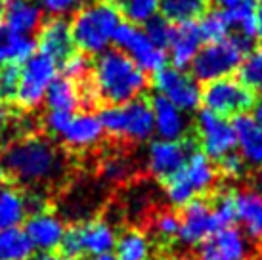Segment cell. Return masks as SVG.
<instances>
[{
	"mask_svg": "<svg viewBox=\"0 0 262 260\" xmlns=\"http://www.w3.org/2000/svg\"><path fill=\"white\" fill-rule=\"evenodd\" d=\"M146 86V73L126 54L107 48L94 59L82 86V96L86 103L102 101L105 105H119L140 98Z\"/></svg>",
	"mask_w": 262,
	"mask_h": 260,
	"instance_id": "6da1fadb",
	"label": "cell"
},
{
	"mask_svg": "<svg viewBox=\"0 0 262 260\" xmlns=\"http://www.w3.org/2000/svg\"><path fill=\"white\" fill-rule=\"evenodd\" d=\"M6 174L23 186H46L63 174L66 161L48 138L25 134L10 140L2 153Z\"/></svg>",
	"mask_w": 262,
	"mask_h": 260,
	"instance_id": "7a4b0ae2",
	"label": "cell"
},
{
	"mask_svg": "<svg viewBox=\"0 0 262 260\" xmlns=\"http://www.w3.org/2000/svg\"><path fill=\"white\" fill-rule=\"evenodd\" d=\"M121 12L110 0H92L80 6L69 23L73 44L82 54H102L113 42Z\"/></svg>",
	"mask_w": 262,
	"mask_h": 260,
	"instance_id": "3957f363",
	"label": "cell"
},
{
	"mask_svg": "<svg viewBox=\"0 0 262 260\" xmlns=\"http://www.w3.org/2000/svg\"><path fill=\"white\" fill-rule=\"evenodd\" d=\"M216 178L219 170L212 165V159H209L201 149L191 151L182 168L163 182L165 197L170 205L184 207L189 201L212 191V188L216 186Z\"/></svg>",
	"mask_w": 262,
	"mask_h": 260,
	"instance_id": "277c9868",
	"label": "cell"
},
{
	"mask_svg": "<svg viewBox=\"0 0 262 260\" xmlns=\"http://www.w3.org/2000/svg\"><path fill=\"white\" fill-rule=\"evenodd\" d=\"M103 132L121 142L140 144L149 140L153 134L151 105L146 100H130L119 105H107L100 113Z\"/></svg>",
	"mask_w": 262,
	"mask_h": 260,
	"instance_id": "5b68a950",
	"label": "cell"
},
{
	"mask_svg": "<svg viewBox=\"0 0 262 260\" xmlns=\"http://www.w3.org/2000/svg\"><path fill=\"white\" fill-rule=\"evenodd\" d=\"M249 48H251L249 44L241 42L235 36H226L222 40L205 44L191 61L193 79L207 84L211 80L232 77V73L239 67Z\"/></svg>",
	"mask_w": 262,
	"mask_h": 260,
	"instance_id": "8992f818",
	"label": "cell"
},
{
	"mask_svg": "<svg viewBox=\"0 0 262 260\" xmlns=\"http://www.w3.org/2000/svg\"><path fill=\"white\" fill-rule=\"evenodd\" d=\"M117 233L105 220H84L66 230L61 249L67 258L77 260L82 256L110 254L115 249Z\"/></svg>",
	"mask_w": 262,
	"mask_h": 260,
	"instance_id": "52a82bcc",
	"label": "cell"
},
{
	"mask_svg": "<svg viewBox=\"0 0 262 260\" xmlns=\"http://www.w3.org/2000/svg\"><path fill=\"white\" fill-rule=\"evenodd\" d=\"M201 103L205 111H211L224 119L239 117L255 107V92L249 90L239 79L224 77L211 80L201 88Z\"/></svg>",
	"mask_w": 262,
	"mask_h": 260,
	"instance_id": "ba28073f",
	"label": "cell"
},
{
	"mask_svg": "<svg viewBox=\"0 0 262 260\" xmlns=\"http://www.w3.org/2000/svg\"><path fill=\"white\" fill-rule=\"evenodd\" d=\"M58 77V63L38 52L19 67V82L14 101L23 109H37L44 101L46 90Z\"/></svg>",
	"mask_w": 262,
	"mask_h": 260,
	"instance_id": "9c48e42d",
	"label": "cell"
},
{
	"mask_svg": "<svg viewBox=\"0 0 262 260\" xmlns=\"http://www.w3.org/2000/svg\"><path fill=\"white\" fill-rule=\"evenodd\" d=\"M113 42L119 46V50L126 54L128 58L138 65L142 71L155 75L163 67H167V50L153 42L151 38L138 29L134 23L121 21L113 35Z\"/></svg>",
	"mask_w": 262,
	"mask_h": 260,
	"instance_id": "30bf717a",
	"label": "cell"
},
{
	"mask_svg": "<svg viewBox=\"0 0 262 260\" xmlns=\"http://www.w3.org/2000/svg\"><path fill=\"white\" fill-rule=\"evenodd\" d=\"M153 86L157 96L174 103L184 113L195 111L201 103V86L193 75L178 67H163L153 75Z\"/></svg>",
	"mask_w": 262,
	"mask_h": 260,
	"instance_id": "8fae6325",
	"label": "cell"
},
{
	"mask_svg": "<svg viewBox=\"0 0 262 260\" xmlns=\"http://www.w3.org/2000/svg\"><path fill=\"white\" fill-rule=\"evenodd\" d=\"M193 151V142L182 140H153L146 153V166L149 174L165 182L174 176Z\"/></svg>",
	"mask_w": 262,
	"mask_h": 260,
	"instance_id": "7c38bea8",
	"label": "cell"
},
{
	"mask_svg": "<svg viewBox=\"0 0 262 260\" xmlns=\"http://www.w3.org/2000/svg\"><path fill=\"white\" fill-rule=\"evenodd\" d=\"M197 138L203 153L209 159H222L235 149L233 124L211 111H201L197 115Z\"/></svg>",
	"mask_w": 262,
	"mask_h": 260,
	"instance_id": "4fadbf2b",
	"label": "cell"
},
{
	"mask_svg": "<svg viewBox=\"0 0 262 260\" xmlns=\"http://www.w3.org/2000/svg\"><path fill=\"white\" fill-rule=\"evenodd\" d=\"M195 260H251V245L239 228L224 226L197 245Z\"/></svg>",
	"mask_w": 262,
	"mask_h": 260,
	"instance_id": "5bb4252c",
	"label": "cell"
},
{
	"mask_svg": "<svg viewBox=\"0 0 262 260\" xmlns=\"http://www.w3.org/2000/svg\"><path fill=\"white\" fill-rule=\"evenodd\" d=\"M56 138H59L73 151H86L102 142L103 126L100 123V117L92 111L69 113Z\"/></svg>",
	"mask_w": 262,
	"mask_h": 260,
	"instance_id": "9a60e30c",
	"label": "cell"
},
{
	"mask_svg": "<svg viewBox=\"0 0 262 260\" xmlns=\"http://www.w3.org/2000/svg\"><path fill=\"white\" fill-rule=\"evenodd\" d=\"M220 224L211 203L203 199H193L182 207L180 214V228H178V239L184 245L197 247L205 239L219 230Z\"/></svg>",
	"mask_w": 262,
	"mask_h": 260,
	"instance_id": "2e32d148",
	"label": "cell"
},
{
	"mask_svg": "<svg viewBox=\"0 0 262 260\" xmlns=\"http://www.w3.org/2000/svg\"><path fill=\"white\" fill-rule=\"evenodd\" d=\"M66 230L67 228L63 220L46 207L42 210L31 212V216L25 220L23 231L27 233L33 249H37L40 253H54L61 245Z\"/></svg>",
	"mask_w": 262,
	"mask_h": 260,
	"instance_id": "e0dca14e",
	"label": "cell"
},
{
	"mask_svg": "<svg viewBox=\"0 0 262 260\" xmlns=\"http://www.w3.org/2000/svg\"><path fill=\"white\" fill-rule=\"evenodd\" d=\"M203 36L197 27L195 21H184V23H172L170 36L167 42V58H170L172 67L186 69L191 65L197 52L201 50Z\"/></svg>",
	"mask_w": 262,
	"mask_h": 260,
	"instance_id": "ac0fdd59",
	"label": "cell"
},
{
	"mask_svg": "<svg viewBox=\"0 0 262 260\" xmlns=\"http://www.w3.org/2000/svg\"><path fill=\"white\" fill-rule=\"evenodd\" d=\"M37 44L40 46V52L56 63H61L69 54H73V36L66 17H50L46 23H42L38 29Z\"/></svg>",
	"mask_w": 262,
	"mask_h": 260,
	"instance_id": "d6986e66",
	"label": "cell"
},
{
	"mask_svg": "<svg viewBox=\"0 0 262 260\" xmlns=\"http://www.w3.org/2000/svg\"><path fill=\"white\" fill-rule=\"evenodd\" d=\"M149 105L153 113V132L161 140H182L186 136L189 123L182 109L157 94L151 98Z\"/></svg>",
	"mask_w": 262,
	"mask_h": 260,
	"instance_id": "ffe728a7",
	"label": "cell"
},
{
	"mask_svg": "<svg viewBox=\"0 0 262 260\" xmlns=\"http://www.w3.org/2000/svg\"><path fill=\"white\" fill-rule=\"evenodd\" d=\"M233 132H235V147L239 151V157L249 166L262 165V126L253 117L245 115L235 117L233 121Z\"/></svg>",
	"mask_w": 262,
	"mask_h": 260,
	"instance_id": "44dd1931",
	"label": "cell"
},
{
	"mask_svg": "<svg viewBox=\"0 0 262 260\" xmlns=\"http://www.w3.org/2000/svg\"><path fill=\"white\" fill-rule=\"evenodd\" d=\"M42 14L37 0H8L4 8L6 25L19 35L37 33L42 25Z\"/></svg>",
	"mask_w": 262,
	"mask_h": 260,
	"instance_id": "7402d4cb",
	"label": "cell"
},
{
	"mask_svg": "<svg viewBox=\"0 0 262 260\" xmlns=\"http://www.w3.org/2000/svg\"><path fill=\"white\" fill-rule=\"evenodd\" d=\"M230 23V36L239 38L241 42L251 46L256 36V8L251 0H233L232 4L222 6Z\"/></svg>",
	"mask_w": 262,
	"mask_h": 260,
	"instance_id": "603a6c76",
	"label": "cell"
},
{
	"mask_svg": "<svg viewBox=\"0 0 262 260\" xmlns=\"http://www.w3.org/2000/svg\"><path fill=\"white\" fill-rule=\"evenodd\" d=\"M44 101L48 105V111H61V113H75L82 105L84 96L82 88L66 79V77H56L44 96Z\"/></svg>",
	"mask_w": 262,
	"mask_h": 260,
	"instance_id": "cb8c5ba5",
	"label": "cell"
},
{
	"mask_svg": "<svg viewBox=\"0 0 262 260\" xmlns=\"http://www.w3.org/2000/svg\"><path fill=\"white\" fill-rule=\"evenodd\" d=\"M37 42L29 35H19L0 23V65H17L35 54Z\"/></svg>",
	"mask_w": 262,
	"mask_h": 260,
	"instance_id": "d4e9b609",
	"label": "cell"
},
{
	"mask_svg": "<svg viewBox=\"0 0 262 260\" xmlns=\"http://www.w3.org/2000/svg\"><path fill=\"white\" fill-rule=\"evenodd\" d=\"M29 214L27 193L15 186H0V230L17 228Z\"/></svg>",
	"mask_w": 262,
	"mask_h": 260,
	"instance_id": "484cf974",
	"label": "cell"
},
{
	"mask_svg": "<svg viewBox=\"0 0 262 260\" xmlns=\"http://www.w3.org/2000/svg\"><path fill=\"white\" fill-rule=\"evenodd\" d=\"M237 199V220L245 226V231L256 241H262V193L245 189L235 193Z\"/></svg>",
	"mask_w": 262,
	"mask_h": 260,
	"instance_id": "4316f807",
	"label": "cell"
},
{
	"mask_svg": "<svg viewBox=\"0 0 262 260\" xmlns=\"http://www.w3.org/2000/svg\"><path fill=\"white\" fill-rule=\"evenodd\" d=\"M115 251L119 260H147L151 256V243L142 230L130 228L117 237Z\"/></svg>",
	"mask_w": 262,
	"mask_h": 260,
	"instance_id": "83f0119b",
	"label": "cell"
},
{
	"mask_svg": "<svg viewBox=\"0 0 262 260\" xmlns=\"http://www.w3.org/2000/svg\"><path fill=\"white\" fill-rule=\"evenodd\" d=\"M35 249L21 228L0 230V260H31Z\"/></svg>",
	"mask_w": 262,
	"mask_h": 260,
	"instance_id": "f1b7e54d",
	"label": "cell"
},
{
	"mask_svg": "<svg viewBox=\"0 0 262 260\" xmlns=\"http://www.w3.org/2000/svg\"><path fill=\"white\" fill-rule=\"evenodd\" d=\"M159 10L170 23L195 21L207 12V0H159Z\"/></svg>",
	"mask_w": 262,
	"mask_h": 260,
	"instance_id": "f546056e",
	"label": "cell"
},
{
	"mask_svg": "<svg viewBox=\"0 0 262 260\" xmlns=\"http://www.w3.org/2000/svg\"><path fill=\"white\" fill-rule=\"evenodd\" d=\"M239 80L253 92H260L262 90V44L256 46L253 50H249L243 59H241L239 67Z\"/></svg>",
	"mask_w": 262,
	"mask_h": 260,
	"instance_id": "4dcf8cb0",
	"label": "cell"
},
{
	"mask_svg": "<svg viewBox=\"0 0 262 260\" xmlns=\"http://www.w3.org/2000/svg\"><path fill=\"white\" fill-rule=\"evenodd\" d=\"M197 27L201 31L203 40H207V42H216V40L230 36V23H228L224 8L205 12L197 23Z\"/></svg>",
	"mask_w": 262,
	"mask_h": 260,
	"instance_id": "1f68e13d",
	"label": "cell"
},
{
	"mask_svg": "<svg viewBox=\"0 0 262 260\" xmlns=\"http://www.w3.org/2000/svg\"><path fill=\"white\" fill-rule=\"evenodd\" d=\"M115 6L128 23H146L159 12V0H117Z\"/></svg>",
	"mask_w": 262,
	"mask_h": 260,
	"instance_id": "d6a6232c",
	"label": "cell"
},
{
	"mask_svg": "<svg viewBox=\"0 0 262 260\" xmlns=\"http://www.w3.org/2000/svg\"><path fill=\"white\" fill-rule=\"evenodd\" d=\"M237 191L232 189H224L216 193L214 201H212V210H214V216L219 220L220 228L224 226H233L237 222V199H235Z\"/></svg>",
	"mask_w": 262,
	"mask_h": 260,
	"instance_id": "836d02e7",
	"label": "cell"
},
{
	"mask_svg": "<svg viewBox=\"0 0 262 260\" xmlns=\"http://www.w3.org/2000/svg\"><path fill=\"white\" fill-rule=\"evenodd\" d=\"M178 228H180V216L174 210H159L153 214L151 231L161 241L170 243L172 239H178Z\"/></svg>",
	"mask_w": 262,
	"mask_h": 260,
	"instance_id": "e575fe53",
	"label": "cell"
},
{
	"mask_svg": "<svg viewBox=\"0 0 262 260\" xmlns=\"http://www.w3.org/2000/svg\"><path fill=\"white\" fill-rule=\"evenodd\" d=\"M61 69H63V77L69 80H73L79 84L80 82H84L88 79V75H90V69H92V61L88 59L86 54H82V52H73V54H69L63 61H61Z\"/></svg>",
	"mask_w": 262,
	"mask_h": 260,
	"instance_id": "d590c367",
	"label": "cell"
},
{
	"mask_svg": "<svg viewBox=\"0 0 262 260\" xmlns=\"http://www.w3.org/2000/svg\"><path fill=\"white\" fill-rule=\"evenodd\" d=\"M19 82L17 65H0V101H14Z\"/></svg>",
	"mask_w": 262,
	"mask_h": 260,
	"instance_id": "8d00e7d4",
	"label": "cell"
},
{
	"mask_svg": "<svg viewBox=\"0 0 262 260\" xmlns=\"http://www.w3.org/2000/svg\"><path fill=\"white\" fill-rule=\"evenodd\" d=\"M144 33H146L153 42L161 46V48H167L168 36H170V29H172V23L167 21L163 15H153L149 21L144 23Z\"/></svg>",
	"mask_w": 262,
	"mask_h": 260,
	"instance_id": "74e56055",
	"label": "cell"
},
{
	"mask_svg": "<svg viewBox=\"0 0 262 260\" xmlns=\"http://www.w3.org/2000/svg\"><path fill=\"white\" fill-rule=\"evenodd\" d=\"M37 4L52 17H63L67 14H75L80 6L86 4V0H37Z\"/></svg>",
	"mask_w": 262,
	"mask_h": 260,
	"instance_id": "f35d334b",
	"label": "cell"
},
{
	"mask_svg": "<svg viewBox=\"0 0 262 260\" xmlns=\"http://www.w3.org/2000/svg\"><path fill=\"white\" fill-rule=\"evenodd\" d=\"M102 172L107 180L121 182L130 174V163L123 157H107L102 165Z\"/></svg>",
	"mask_w": 262,
	"mask_h": 260,
	"instance_id": "ab89813d",
	"label": "cell"
},
{
	"mask_svg": "<svg viewBox=\"0 0 262 260\" xmlns=\"http://www.w3.org/2000/svg\"><path fill=\"white\" fill-rule=\"evenodd\" d=\"M220 172L224 174L226 178H230V180H233V178H241L243 176V172H245V168H247V165H245V161L239 157V153H228L226 157H222L220 159Z\"/></svg>",
	"mask_w": 262,
	"mask_h": 260,
	"instance_id": "60d3db41",
	"label": "cell"
},
{
	"mask_svg": "<svg viewBox=\"0 0 262 260\" xmlns=\"http://www.w3.org/2000/svg\"><path fill=\"white\" fill-rule=\"evenodd\" d=\"M14 123H15V111L12 107V103L0 101V134L6 132Z\"/></svg>",
	"mask_w": 262,
	"mask_h": 260,
	"instance_id": "b9f144b4",
	"label": "cell"
},
{
	"mask_svg": "<svg viewBox=\"0 0 262 260\" xmlns=\"http://www.w3.org/2000/svg\"><path fill=\"white\" fill-rule=\"evenodd\" d=\"M31 260H71L66 254H56V253H40L38 256H33Z\"/></svg>",
	"mask_w": 262,
	"mask_h": 260,
	"instance_id": "7bdbcfd3",
	"label": "cell"
},
{
	"mask_svg": "<svg viewBox=\"0 0 262 260\" xmlns=\"http://www.w3.org/2000/svg\"><path fill=\"white\" fill-rule=\"evenodd\" d=\"M256 36L262 38V4L260 8H256Z\"/></svg>",
	"mask_w": 262,
	"mask_h": 260,
	"instance_id": "ee69618b",
	"label": "cell"
},
{
	"mask_svg": "<svg viewBox=\"0 0 262 260\" xmlns=\"http://www.w3.org/2000/svg\"><path fill=\"white\" fill-rule=\"evenodd\" d=\"M253 119H255L256 123H258L262 126V101L255 105V117H253Z\"/></svg>",
	"mask_w": 262,
	"mask_h": 260,
	"instance_id": "f6af8a7d",
	"label": "cell"
},
{
	"mask_svg": "<svg viewBox=\"0 0 262 260\" xmlns=\"http://www.w3.org/2000/svg\"><path fill=\"white\" fill-rule=\"evenodd\" d=\"M88 260H119V258L110 253V254H100V256H90Z\"/></svg>",
	"mask_w": 262,
	"mask_h": 260,
	"instance_id": "bcb514c9",
	"label": "cell"
},
{
	"mask_svg": "<svg viewBox=\"0 0 262 260\" xmlns=\"http://www.w3.org/2000/svg\"><path fill=\"white\" fill-rule=\"evenodd\" d=\"M4 180H6V170H4V165H2V161H0V186L4 184Z\"/></svg>",
	"mask_w": 262,
	"mask_h": 260,
	"instance_id": "7dc6e473",
	"label": "cell"
},
{
	"mask_svg": "<svg viewBox=\"0 0 262 260\" xmlns=\"http://www.w3.org/2000/svg\"><path fill=\"white\" fill-rule=\"evenodd\" d=\"M4 8H6V0H0V19L4 17Z\"/></svg>",
	"mask_w": 262,
	"mask_h": 260,
	"instance_id": "c3c4849f",
	"label": "cell"
},
{
	"mask_svg": "<svg viewBox=\"0 0 262 260\" xmlns=\"http://www.w3.org/2000/svg\"><path fill=\"white\" fill-rule=\"evenodd\" d=\"M147 260H170V258H167V256H163V254H157V256H149Z\"/></svg>",
	"mask_w": 262,
	"mask_h": 260,
	"instance_id": "681fc988",
	"label": "cell"
},
{
	"mask_svg": "<svg viewBox=\"0 0 262 260\" xmlns=\"http://www.w3.org/2000/svg\"><path fill=\"white\" fill-rule=\"evenodd\" d=\"M214 2H219V4H222V6H228V4H232L233 0H214Z\"/></svg>",
	"mask_w": 262,
	"mask_h": 260,
	"instance_id": "f907efd6",
	"label": "cell"
},
{
	"mask_svg": "<svg viewBox=\"0 0 262 260\" xmlns=\"http://www.w3.org/2000/svg\"><path fill=\"white\" fill-rule=\"evenodd\" d=\"M251 2H260V4H262V0H251Z\"/></svg>",
	"mask_w": 262,
	"mask_h": 260,
	"instance_id": "816d5d0a",
	"label": "cell"
},
{
	"mask_svg": "<svg viewBox=\"0 0 262 260\" xmlns=\"http://www.w3.org/2000/svg\"><path fill=\"white\" fill-rule=\"evenodd\" d=\"M260 178H262V165H260Z\"/></svg>",
	"mask_w": 262,
	"mask_h": 260,
	"instance_id": "f5cc1de1",
	"label": "cell"
},
{
	"mask_svg": "<svg viewBox=\"0 0 262 260\" xmlns=\"http://www.w3.org/2000/svg\"><path fill=\"white\" fill-rule=\"evenodd\" d=\"M110 2H113V4H115V2H117V0H110Z\"/></svg>",
	"mask_w": 262,
	"mask_h": 260,
	"instance_id": "db71d44e",
	"label": "cell"
}]
</instances>
